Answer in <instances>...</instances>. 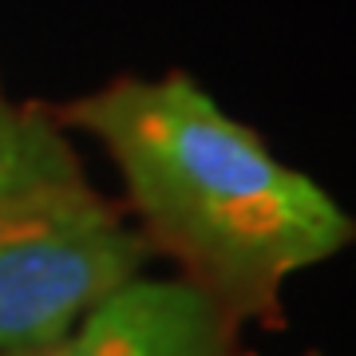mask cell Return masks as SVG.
Returning <instances> with one entry per match:
<instances>
[{
    "label": "cell",
    "instance_id": "6da1fadb",
    "mask_svg": "<svg viewBox=\"0 0 356 356\" xmlns=\"http://www.w3.org/2000/svg\"><path fill=\"white\" fill-rule=\"evenodd\" d=\"M56 123L107 151L147 245L234 321L273 317L285 281L356 242L353 218L191 76L115 79Z\"/></svg>",
    "mask_w": 356,
    "mask_h": 356
},
{
    "label": "cell",
    "instance_id": "7a4b0ae2",
    "mask_svg": "<svg viewBox=\"0 0 356 356\" xmlns=\"http://www.w3.org/2000/svg\"><path fill=\"white\" fill-rule=\"evenodd\" d=\"M151 245L83 170L0 194V356L60 341L143 277Z\"/></svg>",
    "mask_w": 356,
    "mask_h": 356
},
{
    "label": "cell",
    "instance_id": "3957f363",
    "mask_svg": "<svg viewBox=\"0 0 356 356\" xmlns=\"http://www.w3.org/2000/svg\"><path fill=\"white\" fill-rule=\"evenodd\" d=\"M234 325L186 277H135L60 341L4 356H234Z\"/></svg>",
    "mask_w": 356,
    "mask_h": 356
},
{
    "label": "cell",
    "instance_id": "277c9868",
    "mask_svg": "<svg viewBox=\"0 0 356 356\" xmlns=\"http://www.w3.org/2000/svg\"><path fill=\"white\" fill-rule=\"evenodd\" d=\"M67 170H79V159L60 135L56 115L16 107L0 95V194Z\"/></svg>",
    "mask_w": 356,
    "mask_h": 356
}]
</instances>
